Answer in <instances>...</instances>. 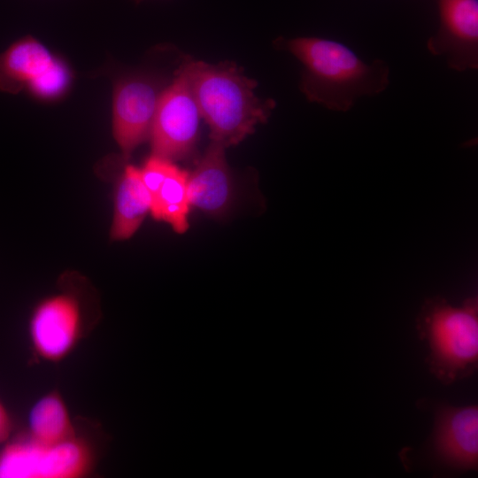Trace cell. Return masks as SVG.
Here are the masks:
<instances>
[{"label": "cell", "mask_w": 478, "mask_h": 478, "mask_svg": "<svg viewBox=\"0 0 478 478\" xmlns=\"http://www.w3.org/2000/svg\"><path fill=\"white\" fill-rule=\"evenodd\" d=\"M135 3H141L143 0H135Z\"/></svg>", "instance_id": "17"}, {"label": "cell", "mask_w": 478, "mask_h": 478, "mask_svg": "<svg viewBox=\"0 0 478 478\" xmlns=\"http://www.w3.org/2000/svg\"><path fill=\"white\" fill-rule=\"evenodd\" d=\"M304 70L300 88L311 102L329 110L349 111L362 96H376L389 83V67L382 59L367 64L345 44L327 38L279 39Z\"/></svg>", "instance_id": "1"}, {"label": "cell", "mask_w": 478, "mask_h": 478, "mask_svg": "<svg viewBox=\"0 0 478 478\" xmlns=\"http://www.w3.org/2000/svg\"><path fill=\"white\" fill-rule=\"evenodd\" d=\"M420 340L428 344L430 373L451 384L472 375L478 365V302L453 306L441 297L428 299L417 318Z\"/></svg>", "instance_id": "3"}, {"label": "cell", "mask_w": 478, "mask_h": 478, "mask_svg": "<svg viewBox=\"0 0 478 478\" xmlns=\"http://www.w3.org/2000/svg\"><path fill=\"white\" fill-rule=\"evenodd\" d=\"M212 142L236 145L266 121L274 106L255 94L256 81L229 64L187 61L181 66Z\"/></svg>", "instance_id": "2"}, {"label": "cell", "mask_w": 478, "mask_h": 478, "mask_svg": "<svg viewBox=\"0 0 478 478\" xmlns=\"http://www.w3.org/2000/svg\"><path fill=\"white\" fill-rule=\"evenodd\" d=\"M151 198L144 186L140 167L127 165L117 182L111 239H129L150 212Z\"/></svg>", "instance_id": "12"}, {"label": "cell", "mask_w": 478, "mask_h": 478, "mask_svg": "<svg viewBox=\"0 0 478 478\" xmlns=\"http://www.w3.org/2000/svg\"><path fill=\"white\" fill-rule=\"evenodd\" d=\"M75 435L74 424L59 392L50 391L34 403L27 417L28 438L39 443L52 444Z\"/></svg>", "instance_id": "13"}, {"label": "cell", "mask_w": 478, "mask_h": 478, "mask_svg": "<svg viewBox=\"0 0 478 478\" xmlns=\"http://www.w3.org/2000/svg\"><path fill=\"white\" fill-rule=\"evenodd\" d=\"M73 81V68L58 55L51 66L28 87L26 93L40 103H58L67 96Z\"/></svg>", "instance_id": "15"}, {"label": "cell", "mask_w": 478, "mask_h": 478, "mask_svg": "<svg viewBox=\"0 0 478 478\" xmlns=\"http://www.w3.org/2000/svg\"><path fill=\"white\" fill-rule=\"evenodd\" d=\"M201 114L181 67L164 89L151 123V154L173 161L187 157L198 136Z\"/></svg>", "instance_id": "5"}, {"label": "cell", "mask_w": 478, "mask_h": 478, "mask_svg": "<svg viewBox=\"0 0 478 478\" xmlns=\"http://www.w3.org/2000/svg\"><path fill=\"white\" fill-rule=\"evenodd\" d=\"M166 87L152 73L135 71L113 81L112 134L124 158L149 139L151 123Z\"/></svg>", "instance_id": "6"}, {"label": "cell", "mask_w": 478, "mask_h": 478, "mask_svg": "<svg viewBox=\"0 0 478 478\" xmlns=\"http://www.w3.org/2000/svg\"><path fill=\"white\" fill-rule=\"evenodd\" d=\"M87 331L85 306L74 290H60L42 299L28 321L32 352L49 363L66 358Z\"/></svg>", "instance_id": "4"}, {"label": "cell", "mask_w": 478, "mask_h": 478, "mask_svg": "<svg viewBox=\"0 0 478 478\" xmlns=\"http://www.w3.org/2000/svg\"><path fill=\"white\" fill-rule=\"evenodd\" d=\"M189 172L171 164L158 191L151 198L150 214L168 223L173 229L182 234L189 228L190 204L188 193Z\"/></svg>", "instance_id": "14"}, {"label": "cell", "mask_w": 478, "mask_h": 478, "mask_svg": "<svg viewBox=\"0 0 478 478\" xmlns=\"http://www.w3.org/2000/svg\"><path fill=\"white\" fill-rule=\"evenodd\" d=\"M94 462L93 448L77 435L52 444L26 436V478H80L90 473Z\"/></svg>", "instance_id": "9"}, {"label": "cell", "mask_w": 478, "mask_h": 478, "mask_svg": "<svg viewBox=\"0 0 478 478\" xmlns=\"http://www.w3.org/2000/svg\"><path fill=\"white\" fill-rule=\"evenodd\" d=\"M13 430L12 419L0 400V443L6 442Z\"/></svg>", "instance_id": "16"}, {"label": "cell", "mask_w": 478, "mask_h": 478, "mask_svg": "<svg viewBox=\"0 0 478 478\" xmlns=\"http://www.w3.org/2000/svg\"><path fill=\"white\" fill-rule=\"evenodd\" d=\"M225 150L223 145L212 142L188 177L190 206L212 216L224 214L234 198V182Z\"/></svg>", "instance_id": "10"}, {"label": "cell", "mask_w": 478, "mask_h": 478, "mask_svg": "<svg viewBox=\"0 0 478 478\" xmlns=\"http://www.w3.org/2000/svg\"><path fill=\"white\" fill-rule=\"evenodd\" d=\"M57 57L32 35L16 40L0 53V91L12 95L26 92Z\"/></svg>", "instance_id": "11"}, {"label": "cell", "mask_w": 478, "mask_h": 478, "mask_svg": "<svg viewBox=\"0 0 478 478\" xmlns=\"http://www.w3.org/2000/svg\"><path fill=\"white\" fill-rule=\"evenodd\" d=\"M429 452L435 464L453 473L476 471L478 407L440 404L434 410Z\"/></svg>", "instance_id": "7"}, {"label": "cell", "mask_w": 478, "mask_h": 478, "mask_svg": "<svg viewBox=\"0 0 478 478\" xmlns=\"http://www.w3.org/2000/svg\"><path fill=\"white\" fill-rule=\"evenodd\" d=\"M437 7L439 26L428 50L455 71L477 69L478 0H437Z\"/></svg>", "instance_id": "8"}]
</instances>
